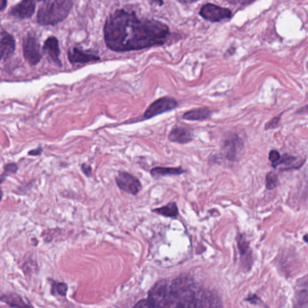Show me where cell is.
I'll list each match as a JSON object with an SVG mask.
<instances>
[{"mask_svg":"<svg viewBox=\"0 0 308 308\" xmlns=\"http://www.w3.org/2000/svg\"><path fill=\"white\" fill-rule=\"evenodd\" d=\"M103 32L106 46L114 52L163 46L170 36L168 24L156 19L140 18L134 11L124 8L108 16Z\"/></svg>","mask_w":308,"mask_h":308,"instance_id":"cell-1","label":"cell"},{"mask_svg":"<svg viewBox=\"0 0 308 308\" xmlns=\"http://www.w3.org/2000/svg\"><path fill=\"white\" fill-rule=\"evenodd\" d=\"M148 300L154 308H196L198 296L194 281L182 276L158 282L150 290Z\"/></svg>","mask_w":308,"mask_h":308,"instance_id":"cell-2","label":"cell"},{"mask_svg":"<svg viewBox=\"0 0 308 308\" xmlns=\"http://www.w3.org/2000/svg\"><path fill=\"white\" fill-rule=\"evenodd\" d=\"M70 0L44 1L38 11V23L41 26H56L62 22L72 10Z\"/></svg>","mask_w":308,"mask_h":308,"instance_id":"cell-3","label":"cell"},{"mask_svg":"<svg viewBox=\"0 0 308 308\" xmlns=\"http://www.w3.org/2000/svg\"><path fill=\"white\" fill-rule=\"evenodd\" d=\"M178 102L173 97L164 96L151 103L143 114L142 120H150L164 113L171 112L178 107Z\"/></svg>","mask_w":308,"mask_h":308,"instance_id":"cell-4","label":"cell"},{"mask_svg":"<svg viewBox=\"0 0 308 308\" xmlns=\"http://www.w3.org/2000/svg\"><path fill=\"white\" fill-rule=\"evenodd\" d=\"M23 54L26 61L31 66H38L42 58V52L38 38L28 34L23 41Z\"/></svg>","mask_w":308,"mask_h":308,"instance_id":"cell-5","label":"cell"},{"mask_svg":"<svg viewBox=\"0 0 308 308\" xmlns=\"http://www.w3.org/2000/svg\"><path fill=\"white\" fill-rule=\"evenodd\" d=\"M115 181L120 189L133 196L138 194L142 189L138 178L125 171H120L115 178Z\"/></svg>","mask_w":308,"mask_h":308,"instance_id":"cell-6","label":"cell"},{"mask_svg":"<svg viewBox=\"0 0 308 308\" xmlns=\"http://www.w3.org/2000/svg\"><path fill=\"white\" fill-rule=\"evenodd\" d=\"M200 16L210 22H220L224 19L230 18L232 16V13L228 8L208 3L202 6Z\"/></svg>","mask_w":308,"mask_h":308,"instance_id":"cell-7","label":"cell"},{"mask_svg":"<svg viewBox=\"0 0 308 308\" xmlns=\"http://www.w3.org/2000/svg\"><path fill=\"white\" fill-rule=\"evenodd\" d=\"M68 60L72 64H85L100 61V57L94 50H84L80 47H72L68 51Z\"/></svg>","mask_w":308,"mask_h":308,"instance_id":"cell-8","label":"cell"},{"mask_svg":"<svg viewBox=\"0 0 308 308\" xmlns=\"http://www.w3.org/2000/svg\"><path fill=\"white\" fill-rule=\"evenodd\" d=\"M36 8V3L34 1L24 0L19 2L16 5L13 6L10 10V14L21 20L29 19L33 16Z\"/></svg>","mask_w":308,"mask_h":308,"instance_id":"cell-9","label":"cell"},{"mask_svg":"<svg viewBox=\"0 0 308 308\" xmlns=\"http://www.w3.org/2000/svg\"><path fill=\"white\" fill-rule=\"evenodd\" d=\"M42 52L46 54L48 58L52 62H54L56 66L62 67V62L60 60V46H59V41L56 36H49L44 42L42 46Z\"/></svg>","mask_w":308,"mask_h":308,"instance_id":"cell-10","label":"cell"},{"mask_svg":"<svg viewBox=\"0 0 308 308\" xmlns=\"http://www.w3.org/2000/svg\"><path fill=\"white\" fill-rule=\"evenodd\" d=\"M1 60L6 61L13 56L16 51V40L5 29L1 30Z\"/></svg>","mask_w":308,"mask_h":308,"instance_id":"cell-11","label":"cell"},{"mask_svg":"<svg viewBox=\"0 0 308 308\" xmlns=\"http://www.w3.org/2000/svg\"><path fill=\"white\" fill-rule=\"evenodd\" d=\"M168 140L174 143L187 144L194 140V134L192 131L184 126H174L168 134Z\"/></svg>","mask_w":308,"mask_h":308,"instance_id":"cell-12","label":"cell"},{"mask_svg":"<svg viewBox=\"0 0 308 308\" xmlns=\"http://www.w3.org/2000/svg\"><path fill=\"white\" fill-rule=\"evenodd\" d=\"M196 308H222L219 299L209 292H202L198 296Z\"/></svg>","mask_w":308,"mask_h":308,"instance_id":"cell-13","label":"cell"},{"mask_svg":"<svg viewBox=\"0 0 308 308\" xmlns=\"http://www.w3.org/2000/svg\"><path fill=\"white\" fill-rule=\"evenodd\" d=\"M210 112L209 108H194L189 112H186L182 115V118L186 120H192V122H201L204 120L210 117Z\"/></svg>","mask_w":308,"mask_h":308,"instance_id":"cell-14","label":"cell"},{"mask_svg":"<svg viewBox=\"0 0 308 308\" xmlns=\"http://www.w3.org/2000/svg\"><path fill=\"white\" fill-rule=\"evenodd\" d=\"M186 173V170L182 169V166L178 168H152L150 170V174L154 178H163V176H180Z\"/></svg>","mask_w":308,"mask_h":308,"instance_id":"cell-15","label":"cell"},{"mask_svg":"<svg viewBox=\"0 0 308 308\" xmlns=\"http://www.w3.org/2000/svg\"><path fill=\"white\" fill-rule=\"evenodd\" d=\"M238 146H240V140H238L237 136L227 138L224 146V151H225L224 153L226 154V156L229 158H234Z\"/></svg>","mask_w":308,"mask_h":308,"instance_id":"cell-16","label":"cell"},{"mask_svg":"<svg viewBox=\"0 0 308 308\" xmlns=\"http://www.w3.org/2000/svg\"><path fill=\"white\" fill-rule=\"evenodd\" d=\"M304 160H300L299 158L291 156L290 154H284L281 156L278 166H285L286 169L290 168H298L303 164Z\"/></svg>","mask_w":308,"mask_h":308,"instance_id":"cell-17","label":"cell"},{"mask_svg":"<svg viewBox=\"0 0 308 308\" xmlns=\"http://www.w3.org/2000/svg\"><path fill=\"white\" fill-rule=\"evenodd\" d=\"M154 212H156L158 214L164 215L166 217H176L178 215V206L176 202H170L168 206H163L161 208L154 209Z\"/></svg>","mask_w":308,"mask_h":308,"instance_id":"cell-18","label":"cell"},{"mask_svg":"<svg viewBox=\"0 0 308 308\" xmlns=\"http://www.w3.org/2000/svg\"><path fill=\"white\" fill-rule=\"evenodd\" d=\"M18 166L16 163H10L6 164L5 168H4V172H3L2 176H1V182H4L6 176H8L10 174H16L18 172Z\"/></svg>","mask_w":308,"mask_h":308,"instance_id":"cell-19","label":"cell"},{"mask_svg":"<svg viewBox=\"0 0 308 308\" xmlns=\"http://www.w3.org/2000/svg\"><path fill=\"white\" fill-rule=\"evenodd\" d=\"M278 176L274 172L266 174V186L268 189H274L278 186Z\"/></svg>","mask_w":308,"mask_h":308,"instance_id":"cell-20","label":"cell"},{"mask_svg":"<svg viewBox=\"0 0 308 308\" xmlns=\"http://www.w3.org/2000/svg\"><path fill=\"white\" fill-rule=\"evenodd\" d=\"M280 159H281V156L280 153L276 151V150H272L270 153V160L271 163L273 168H276L278 166Z\"/></svg>","mask_w":308,"mask_h":308,"instance_id":"cell-21","label":"cell"},{"mask_svg":"<svg viewBox=\"0 0 308 308\" xmlns=\"http://www.w3.org/2000/svg\"><path fill=\"white\" fill-rule=\"evenodd\" d=\"M298 301L299 304H304L308 303V290H301L298 294Z\"/></svg>","mask_w":308,"mask_h":308,"instance_id":"cell-22","label":"cell"},{"mask_svg":"<svg viewBox=\"0 0 308 308\" xmlns=\"http://www.w3.org/2000/svg\"><path fill=\"white\" fill-rule=\"evenodd\" d=\"M134 308H154L153 306V304L150 303L148 299H142L140 300V302L138 304H136Z\"/></svg>","mask_w":308,"mask_h":308,"instance_id":"cell-23","label":"cell"},{"mask_svg":"<svg viewBox=\"0 0 308 308\" xmlns=\"http://www.w3.org/2000/svg\"><path fill=\"white\" fill-rule=\"evenodd\" d=\"M80 169L82 171V173L87 176V178H90L92 176V166L88 164H82L80 166Z\"/></svg>","mask_w":308,"mask_h":308,"instance_id":"cell-24","label":"cell"},{"mask_svg":"<svg viewBox=\"0 0 308 308\" xmlns=\"http://www.w3.org/2000/svg\"><path fill=\"white\" fill-rule=\"evenodd\" d=\"M280 118H281V116H278V117H276L275 118H273L271 122H268V124H266V128H274L276 126H278L280 125Z\"/></svg>","mask_w":308,"mask_h":308,"instance_id":"cell-25","label":"cell"},{"mask_svg":"<svg viewBox=\"0 0 308 308\" xmlns=\"http://www.w3.org/2000/svg\"><path fill=\"white\" fill-rule=\"evenodd\" d=\"M42 148L41 146H38V148L36 150H30L28 152V156H40L42 154Z\"/></svg>","mask_w":308,"mask_h":308,"instance_id":"cell-26","label":"cell"},{"mask_svg":"<svg viewBox=\"0 0 308 308\" xmlns=\"http://www.w3.org/2000/svg\"><path fill=\"white\" fill-rule=\"evenodd\" d=\"M6 5H8V1H6V0H3V2H2V6H1V11H4V10H6Z\"/></svg>","mask_w":308,"mask_h":308,"instance_id":"cell-27","label":"cell"},{"mask_svg":"<svg viewBox=\"0 0 308 308\" xmlns=\"http://www.w3.org/2000/svg\"><path fill=\"white\" fill-rule=\"evenodd\" d=\"M299 112H301V113H308V105H306V107L302 108Z\"/></svg>","mask_w":308,"mask_h":308,"instance_id":"cell-28","label":"cell"},{"mask_svg":"<svg viewBox=\"0 0 308 308\" xmlns=\"http://www.w3.org/2000/svg\"><path fill=\"white\" fill-rule=\"evenodd\" d=\"M152 3H153V4H158V5H159V6L164 5L163 1H153Z\"/></svg>","mask_w":308,"mask_h":308,"instance_id":"cell-29","label":"cell"},{"mask_svg":"<svg viewBox=\"0 0 308 308\" xmlns=\"http://www.w3.org/2000/svg\"><path fill=\"white\" fill-rule=\"evenodd\" d=\"M306 181L308 182V169L306 170Z\"/></svg>","mask_w":308,"mask_h":308,"instance_id":"cell-30","label":"cell"},{"mask_svg":"<svg viewBox=\"0 0 308 308\" xmlns=\"http://www.w3.org/2000/svg\"><path fill=\"white\" fill-rule=\"evenodd\" d=\"M304 240H306V242H308V235L304 236Z\"/></svg>","mask_w":308,"mask_h":308,"instance_id":"cell-31","label":"cell"}]
</instances>
